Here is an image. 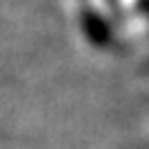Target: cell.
Wrapping results in <instances>:
<instances>
[{
  "instance_id": "1",
  "label": "cell",
  "mask_w": 149,
  "mask_h": 149,
  "mask_svg": "<svg viewBox=\"0 0 149 149\" xmlns=\"http://www.w3.org/2000/svg\"><path fill=\"white\" fill-rule=\"evenodd\" d=\"M80 25H83V32L85 37L92 41L96 48H106L112 39V30H110V23L103 19L99 12L94 9H83L80 14Z\"/></svg>"
},
{
  "instance_id": "2",
  "label": "cell",
  "mask_w": 149,
  "mask_h": 149,
  "mask_svg": "<svg viewBox=\"0 0 149 149\" xmlns=\"http://www.w3.org/2000/svg\"><path fill=\"white\" fill-rule=\"evenodd\" d=\"M140 9L149 16V0H140Z\"/></svg>"
}]
</instances>
